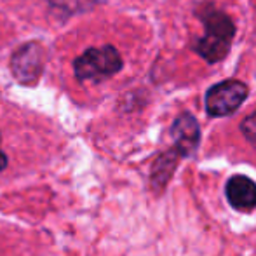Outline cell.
Masks as SVG:
<instances>
[{
	"label": "cell",
	"instance_id": "cell-7",
	"mask_svg": "<svg viewBox=\"0 0 256 256\" xmlns=\"http://www.w3.org/2000/svg\"><path fill=\"white\" fill-rule=\"evenodd\" d=\"M178 160H180V154L174 148L157 157V160L152 166V174H150V182H152L155 192H160L162 188H166L172 172H174L176 166H178Z\"/></svg>",
	"mask_w": 256,
	"mask_h": 256
},
{
	"label": "cell",
	"instance_id": "cell-6",
	"mask_svg": "<svg viewBox=\"0 0 256 256\" xmlns=\"http://www.w3.org/2000/svg\"><path fill=\"white\" fill-rule=\"evenodd\" d=\"M225 196L236 211L250 212L256 209V183L246 174H234L225 185Z\"/></svg>",
	"mask_w": 256,
	"mask_h": 256
},
{
	"label": "cell",
	"instance_id": "cell-1",
	"mask_svg": "<svg viewBox=\"0 0 256 256\" xmlns=\"http://www.w3.org/2000/svg\"><path fill=\"white\" fill-rule=\"evenodd\" d=\"M199 18L204 23V35L194 44V51L208 63H218L226 58L232 48L236 35L234 21L226 12L211 6H206L199 12Z\"/></svg>",
	"mask_w": 256,
	"mask_h": 256
},
{
	"label": "cell",
	"instance_id": "cell-9",
	"mask_svg": "<svg viewBox=\"0 0 256 256\" xmlns=\"http://www.w3.org/2000/svg\"><path fill=\"white\" fill-rule=\"evenodd\" d=\"M7 164H9V160H7V155L4 154L2 146H0V171H4V169L7 168Z\"/></svg>",
	"mask_w": 256,
	"mask_h": 256
},
{
	"label": "cell",
	"instance_id": "cell-5",
	"mask_svg": "<svg viewBox=\"0 0 256 256\" xmlns=\"http://www.w3.org/2000/svg\"><path fill=\"white\" fill-rule=\"evenodd\" d=\"M171 136L174 142V150L180 157H192L196 150L199 148L200 142V128L192 114L178 115L171 126Z\"/></svg>",
	"mask_w": 256,
	"mask_h": 256
},
{
	"label": "cell",
	"instance_id": "cell-3",
	"mask_svg": "<svg viewBox=\"0 0 256 256\" xmlns=\"http://www.w3.org/2000/svg\"><path fill=\"white\" fill-rule=\"evenodd\" d=\"M248 86L240 80H223L214 84L206 92V112L211 117H226L232 115L246 102Z\"/></svg>",
	"mask_w": 256,
	"mask_h": 256
},
{
	"label": "cell",
	"instance_id": "cell-2",
	"mask_svg": "<svg viewBox=\"0 0 256 256\" xmlns=\"http://www.w3.org/2000/svg\"><path fill=\"white\" fill-rule=\"evenodd\" d=\"M122 56L114 46L91 48L74 61V74L77 80L102 82L122 70Z\"/></svg>",
	"mask_w": 256,
	"mask_h": 256
},
{
	"label": "cell",
	"instance_id": "cell-8",
	"mask_svg": "<svg viewBox=\"0 0 256 256\" xmlns=\"http://www.w3.org/2000/svg\"><path fill=\"white\" fill-rule=\"evenodd\" d=\"M240 132L244 134V138L256 146V112L250 114L242 122H240Z\"/></svg>",
	"mask_w": 256,
	"mask_h": 256
},
{
	"label": "cell",
	"instance_id": "cell-4",
	"mask_svg": "<svg viewBox=\"0 0 256 256\" xmlns=\"http://www.w3.org/2000/svg\"><path fill=\"white\" fill-rule=\"evenodd\" d=\"M46 64V49L38 42L20 46L10 58V72L21 84L32 86L40 78Z\"/></svg>",
	"mask_w": 256,
	"mask_h": 256
}]
</instances>
